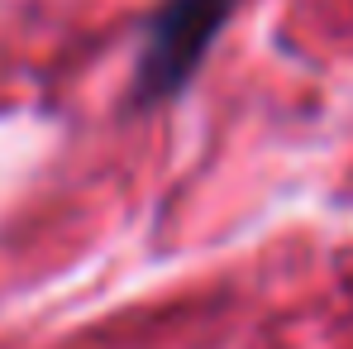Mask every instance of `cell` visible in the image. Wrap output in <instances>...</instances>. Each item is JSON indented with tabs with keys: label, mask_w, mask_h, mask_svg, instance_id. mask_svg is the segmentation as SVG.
<instances>
[{
	"label": "cell",
	"mask_w": 353,
	"mask_h": 349,
	"mask_svg": "<svg viewBox=\"0 0 353 349\" xmlns=\"http://www.w3.org/2000/svg\"><path fill=\"white\" fill-rule=\"evenodd\" d=\"M239 0H168L143 34V48L134 62V106L172 101L205 62L215 34L234 15Z\"/></svg>",
	"instance_id": "1"
}]
</instances>
